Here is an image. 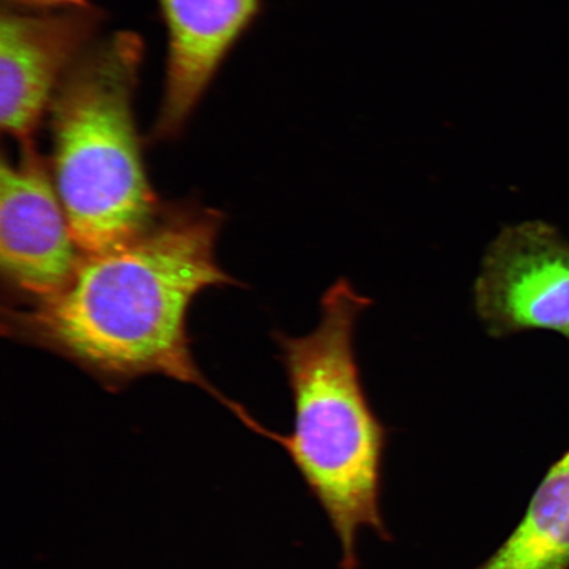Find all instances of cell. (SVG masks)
<instances>
[{"label": "cell", "instance_id": "cell-1", "mask_svg": "<svg viewBox=\"0 0 569 569\" xmlns=\"http://www.w3.org/2000/svg\"><path fill=\"white\" fill-rule=\"evenodd\" d=\"M222 213L197 202L166 206L144 232L102 253L83 254L59 293L4 308L3 330L60 355L109 389L161 375L201 388L239 418L191 353L188 316L196 298L237 281L217 260Z\"/></svg>", "mask_w": 569, "mask_h": 569}, {"label": "cell", "instance_id": "cell-2", "mask_svg": "<svg viewBox=\"0 0 569 569\" xmlns=\"http://www.w3.org/2000/svg\"><path fill=\"white\" fill-rule=\"evenodd\" d=\"M372 300L340 279L320 301V320L305 337L277 333L295 403L290 436L262 429L281 445L329 517L341 547V567L359 566L365 529L389 538L382 521L381 469L387 430L362 387L353 337Z\"/></svg>", "mask_w": 569, "mask_h": 569}, {"label": "cell", "instance_id": "cell-3", "mask_svg": "<svg viewBox=\"0 0 569 569\" xmlns=\"http://www.w3.org/2000/svg\"><path fill=\"white\" fill-rule=\"evenodd\" d=\"M137 33L96 41L51 106L57 193L82 254L138 238L162 210L147 174L133 98L142 62Z\"/></svg>", "mask_w": 569, "mask_h": 569}, {"label": "cell", "instance_id": "cell-4", "mask_svg": "<svg viewBox=\"0 0 569 569\" xmlns=\"http://www.w3.org/2000/svg\"><path fill=\"white\" fill-rule=\"evenodd\" d=\"M473 296L490 337L546 330L569 340V240L542 220L505 227L483 254Z\"/></svg>", "mask_w": 569, "mask_h": 569}, {"label": "cell", "instance_id": "cell-5", "mask_svg": "<svg viewBox=\"0 0 569 569\" xmlns=\"http://www.w3.org/2000/svg\"><path fill=\"white\" fill-rule=\"evenodd\" d=\"M53 178L33 142L2 160L0 267L4 288L31 305L59 293L82 260Z\"/></svg>", "mask_w": 569, "mask_h": 569}, {"label": "cell", "instance_id": "cell-6", "mask_svg": "<svg viewBox=\"0 0 569 569\" xmlns=\"http://www.w3.org/2000/svg\"><path fill=\"white\" fill-rule=\"evenodd\" d=\"M102 21L103 12L89 4L59 10H3L0 123L21 146L33 142L62 82L94 44Z\"/></svg>", "mask_w": 569, "mask_h": 569}, {"label": "cell", "instance_id": "cell-7", "mask_svg": "<svg viewBox=\"0 0 569 569\" xmlns=\"http://www.w3.org/2000/svg\"><path fill=\"white\" fill-rule=\"evenodd\" d=\"M168 33L166 88L156 139L180 133L227 54L258 18L261 0H158Z\"/></svg>", "mask_w": 569, "mask_h": 569}, {"label": "cell", "instance_id": "cell-8", "mask_svg": "<svg viewBox=\"0 0 569 569\" xmlns=\"http://www.w3.org/2000/svg\"><path fill=\"white\" fill-rule=\"evenodd\" d=\"M479 569H569V451L547 473L516 531Z\"/></svg>", "mask_w": 569, "mask_h": 569}, {"label": "cell", "instance_id": "cell-9", "mask_svg": "<svg viewBox=\"0 0 569 569\" xmlns=\"http://www.w3.org/2000/svg\"><path fill=\"white\" fill-rule=\"evenodd\" d=\"M9 9L17 10H59L87 6V0H4Z\"/></svg>", "mask_w": 569, "mask_h": 569}]
</instances>
